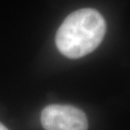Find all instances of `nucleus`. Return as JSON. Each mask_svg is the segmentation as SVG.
I'll return each mask as SVG.
<instances>
[{"instance_id":"obj_1","label":"nucleus","mask_w":130,"mask_h":130,"mask_svg":"<svg viewBox=\"0 0 130 130\" xmlns=\"http://www.w3.org/2000/svg\"><path fill=\"white\" fill-rule=\"evenodd\" d=\"M105 32V20L96 10H78L61 24L56 33V45L64 56L78 59L93 52L102 42Z\"/></svg>"},{"instance_id":"obj_2","label":"nucleus","mask_w":130,"mask_h":130,"mask_svg":"<svg viewBox=\"0 0 130 130\" xmlns=\"http://www.w3.org/2000/svg\"><path fill=\"white\" fill-rule=\"evenodd\" d=\"M44 130H87L88 119L81 109L70 105L51 104L41 115Z\"/></svg>"},{"instance_id":"obj_3","label":"nucleus","mask_w":130,"mask_h":130,"mask_svg":"<svg viewBox=\"0 0 130 130\" xmlns=\"http://www.w3.org/2000/svg\"><path fill=\"white\" fill-rule=\"evenodd\" d=\"M0 130H9V129H8V128H7L3 123H1V122H0Z\"/></svg>"}]
</instances>
